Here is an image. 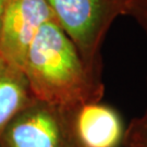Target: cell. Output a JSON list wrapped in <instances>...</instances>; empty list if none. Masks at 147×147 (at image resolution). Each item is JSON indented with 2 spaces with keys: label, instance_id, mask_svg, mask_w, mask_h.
Here are the masks:
<instances>
[{
  "label": "cell",
  "instance_id": "cell-1",
  "mask_svg": "<svg viewBox=\"0 0 147 147\" xmlns=\"http://www.w3.org/2000/svg\"><path fill=\"white\" fill-rule=\"evenodd\" d=\"M33 96L63 108L101 100L102 78L94 74L55 18L38 31L23 63Z\"/></svg>",
  "mask_w": 147,
  "mask_h": 147
},
{
  "label": "cell",
  "instance_id": "cell-2",
  "mask_svg": "<svg viewBox=\"0 0 147 147\" xmlns=\"http://www.w3.org/2000/svg\"><path fill=\"white\" fill-rule=\"evenodd\" d=\"M127 0H47L55 20L75 44L88 69L101 78V47Z\"/></svg>",
  "mask_w": 147,
  "mask_h": 147
},
{
  "label": "cell",
  "instance_id": "cell-3",
  "mask_svg": "<svg viewBox=\"0 0 147 147\" xmlns=\"http://www.w3.org/2000/svg\"><path fill=\"white\" fill-rule=\"evenodd\" d=\"M0 147H78L71 108L34 99L8 123L0 135Z\"/></svg>",
  "mask_w": 147,
  "mask_h": 147
},
{
  "label": "cell",
  "instance_id": "cell-4",
  "mask_svg": "<svg viewBox=\"0 0 147 147\" xmlns=\"http://www.w3.org/2000/svg\"><path fill=\"white\" fill-rule=\"evenodd\" d=\"M53 18L47 0H7L0 31V56L22 69L33 39Z\"/></svg>",
  "mask_w": 147,
  "mask_h": 147
},
{
  "label": "cell",
  "instance_id": "cell-5",
  "mask_svg": "<svg viewBox=\"0 0 147 147\" xmlns=\"http://www.w3.org/2000/svg\"><path fill=\"white\" fill-rule=\"evenodd\" d=\"M71 123L78 147H120L125 127L112 106L88 101L71 108Z\"/></svg>",
  "mask_w": 147,
  "mask_h": 147
},
{
  "label": "cell",
  "instance_id": "cell-6",
  "mask_svg": "<svg viewBox=\"0 0 147 147\" xmlns=\"http://www.w3.org/2000/svg\"><path fill=\"white\" fill-rule=\"evenodd\" d=\"M34 96L21 68L0 56V135Z\"/></svg>",
  "mask_w": 147,
  "mask_h": 147
},
{
  "label": "cell",
  "instance_id": "cell-7",
  "mask_svg": "<svg viewBox=\"0 0 147 147\" xmlns=\"http://www.w3.org/2000/svg\"><path fill=\"white\" fill-rule=\"evenodd\" d=\"M125 147H147V111L132 119L125 127L123 144Z\"/></svg>",
  "mask_w": 147,
  "mask_h": 147
},
{
  "label": "cell",
  "instance_id": "cell-8",
  "mask_svg": "<svg viewBox=\"0 0 147 147\" xmlns=\"http://www.w3.org/2000/svg\"><path fill=\"white\" fill-rule=\"evenodd\" d=\"M125 16H132L147 35V0H127Z\"/></svg>",
  "mask_w": 147,
  "mask_h": 147
},
{
  "label": "cell",
  "instance_id": "cell-9",
  "mask_svg": "<svg viewBox=\"0 0 147 147\" xmlns=\"http://www.w3.org/2000/svg\"><path fill=\"white\" fill-rule=\"evenodd\" d=\"M5 5H7V0H0V31H1V25H2V20L5 14Z\"/></svg>",
  "mask_w": 147,
  "mask_h": 147
}]
</instances>
